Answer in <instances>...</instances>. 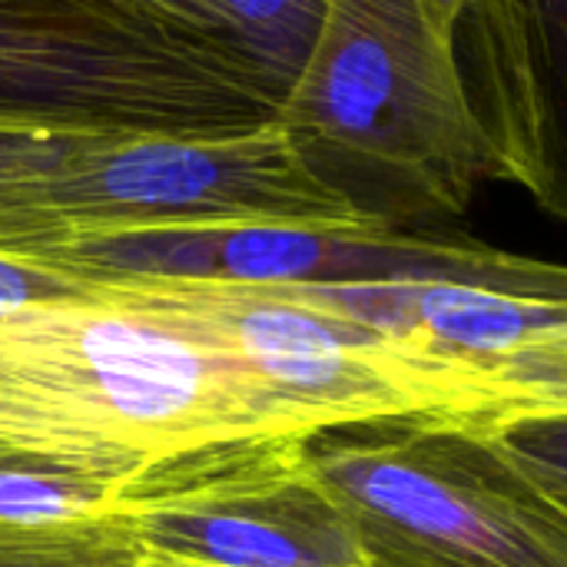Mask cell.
Instances as JSON below:
<instances>
[{
  "label": "cell",
  "mask_w": 567,
  "mask_h": 567,
  "mask_svg": "<svg viewBox=\"0 0 567 567\" xmlns=\"http://www.w3.org/2000/svg\"><path fill=\"white\" fill-rule=\"evenodd\" d=\"M306 462L349 518L365 567H567V502L478 412L322 429Z\"/></svg>",
  "instance_id": "277c9868"
},
{
  "label": "cell",
  "mask_w": 567,
  "mask_h": 567,
  "mask_svg": "<svg viewBox=\"0 0 567 567\" xmlns=\"http://www.w3.org/2000/svg\"><path fill=\"white\" fill-rule=\"evenodd\" d=\"M279 110L229 30L166 0H0V126L203 140Z\"/></svg>",
  "instance_id": "3957f363"
},
{
  "label": "cell",
  "mask_w": 567,
  "mask_h": 567,
  "mask_svg": "<svg viewBox=\"0 0 567 567\" xmlns=\"http://www.w3.org/2000/svg\"><path fill=\"white\" fill-rule=\"evenodd\" d=\"M123 485L0 439V567H140Z\"/></svg>",
  "instance_id": "8fae6325"
},
{
  "label": "cell",
  "mask_w": 567,
  "mask_h": 567,
  "mask_svg": "<svg viewBox=\"0 0 567 567\" xmlns=\"http://www.w3.org/2000/svg\"><path fill=\"white\" fill-rule=\"evenodd\" d=\"M80 136L86 133L0 126V252H10L20 236L23 196L76 150Z\"/></svg>",
  "instance_id": "5bb4252c"
},
{
  "label": "cell",
  "mask_w": 567,
  "mask_h": 567,
  "mask_svg": "<svg viewBox=\"0 0 567 567\" xmlns=\"http://www.w3.org/2000/svg\"><path fill=\"white\" fill-rule=\"evenodd\" d=\"M429 3H432V13H435L439 27L452 37V33H455V23L462 20V13H465L468 7H475L478 0H429Z\"/></svg>",
  "instance_id": "2e32d148"
},
{
  "label": "cell",
  "mask_w": 567,
  "mask_h": 567,
  "mask_svg": "<svg viewBox=\"0 0 567 567\" xmlns=\"http://www.w3.org/2000/svg\"><path fill=\"white\" fill-rule=\"evenodd\" d=\"M485 392V412L522 409H561L567 412V326L528 342L478 375Z\"/></svg>",
  "instance_id": "4fadbf2b"
},
{
  "label": "cell",
  "mask_w": 567,
  "mask_h": 567,
  "mask_svg": "<svg viewBox=\"0 0 567 567\" xmlns=\"http://www.w3.org/2000/svg\"><path fill=\"white\" fill-rule=\"evenodd\" d=\"M256 435L302 439L236 359L156 312L93 286L0 316V439L20 449L130 478Z\"/></svg>",
  "instance_id": "6da1fadb"
},
{
  "label": "cell",
  "mask_w": 567,
  "mask_h": 567,
  "mask_svg": "<svg viewBox=\"0 0 567 567\" xmlns=\"http://www.w3.org/2000/svg\"><path fill=\"white\" fill-rule=\"evenodd\" d=\"M166 3H173V7H179V10H186V13H193V17L206 20V23H213V27L229 30V27H226V20L213 10V3H209V0H166ZM229 33H233V30H229ZM233 37H236V33H233Z\"/></svg>",
  "instance_id": "e0dca14e"
},
{
  "label": "cell",
  "mask_w": 567,
  "mask_h": 567,
  "mask_svg": "<svg viewBox=\"0 0 567 567\" xmlns=\"http://www.w3.org/2000/svg\"><path fill=\"white\" fill-rule=\"evenodd\" d=\"M292 289L475 382L505 355L567 326V299L515 296L478 286L365 282Z\"/></svg>",
  "instance_id": "30bf717a"
},
{
  "label": "cell",
  "mask_w": 567,
  "mask_h": 567,
  "mask_svg": "<svg viewBox=\"0 0 567 567\" xmlns=\"http://www.w3.org/2000/svg\"><path fill=\"white\" fill-rule=\"evenodd\" d=\"M209 3L236 33V40L249 50V56L259 63V70L272 80V86L282 93L286 103L316 50L329 0H209Z\"/></svg>",
  "instance_id": "7c38bea8"
},
{
  "label": "cell",
  "mask_w": 567,
  "mask_h": 567,
  "mask_svg": "<svg viewBox=\"0 0 567 567\" xmlns=\"http://www.w3.org/2000/svg\"><path fill=\"white\" fill-rule=\"evenodd\" d=\"M276 123L375 226L462 216L478 183L502 179L429 0H329Z\"/></svg>",
  "instance_id": "7a4b0ae2"
},
{
  "label": "cell",
  "mask_w": 567,
  "mask_h": 567,
  "mask_svg": "<svg viewBox=\"0 0 567 567\" xmlns=\"http://www.w3.org/2000/svg\"><path fill=\"white\" fill-rule=\"evenodd\" d=\"M482 419L488 422L495 439L542 482L567 488V412L522 409V412H495Z\"/></svg>",
  "instance_id": "9a60e30c"
},
{
  "label": "cell",
  "mask_w": 567,
  "mask_h": 567,
  "mask_svg": "<svg viewBox=\"0 0 567 567\" xmlns=\"http://www.w3.org/2000/svg\"><path fill=\"white\" fill-rule=\"evenodd\" d=\"M452 47L502 179L567 219V0H478Z\"/></svg>",
  "instance_id": "9c48e42d"
},
{
  "label": "cell",
  "mask_w": 567,
  "mask_h": 567,
  "mask_svg": "<svg viewBox=\"0 0 567 567\" xmlns=\"http://www.w3.org/2000/svg\"><path fill=\"white\" fill-rule=\"evenodd\" d=\"M551 488H555V485H551ZM558 492H561V498H565V502H567V488H558Z\"/></svg>",
  "instance_id": "d6986e66"
},
{
  "label": "cell",
  "mask_w": 567,
  "mask_h": 567,
  "mask_svg": "<svg viewBox=\"0 0 567 567\" xmlns=\"http://www.w3.org/2000/svg\"><path fill=\"white\" fill-rule=\"evenodd\" d=\"M219 346L302 435L409 412H485L482 385L292 286L93 282Z\"/></svg>",
  "instance_id": "8992f818"
},
{
  "label": "cell",
  "mask_w": 567,
  "mask_h": 567,
  "mask_svg": "<svg viewBox=\"0 0 567 567\" xmlns=\"http://www.w3.org/2000/svg\"><path fill=\"white\" fill-rule=\"evenodd\" d=\"M140 567H179V565H159V561H143Z\"/></svg>",
  "instance_id": "ac0fdd59"
},
{
  "label": "cell",
  "mask_w": 567,
  "mask_h": 567,
  "mask_svg": "<svg viewBox=\"0 0 567 567\" xmlns=\"http://www.w3.org/2000/svg\"><path fill=\"white\" fill-rule=\"evenodd\" d=\"M86 282L365 286L492 279V249L468 236L402 226H176L86 233L33 256Z\"/></svg>",
  "instance_id": "ba28073f"
},
{
  "label": "cell",
  "mask_w": 567,
  "mask_h": 567,
  "mask_svg": "<svg viewBox=\"0 0 567 567\" xmlns=\"http://www.w3.org/2000/svg\"><path fill=\"white\" fill-rule=\"evenodd\" d=\"M176 226H375L332 189L296 140L266 123L226 136L86 133L23 203L20 243L33 256L86 233Z\"/></svg>",
  "instance_id": "5b68a950"
},
{
  "label": "cell",
  "mask_w": 567,
  "mask_h": 567,
  "mask_svg": "<svg viewBox=\"0 0 567 567\" xmlns=\"http://www.w3.org/2000/svg\"><path fill=\"white\" fill-rule=\"evenodd\" d=\"M143 561L179 567H365L355 532L306 462V439L206 445L126 478Z\"/></svg>",
  "instance_id": "52a82bcc"
}]
</instances>
